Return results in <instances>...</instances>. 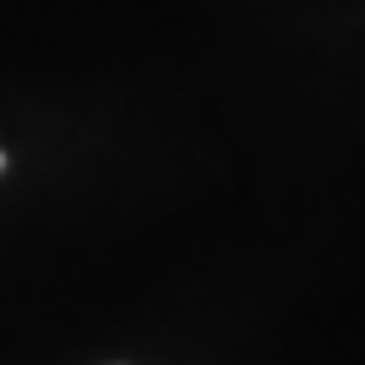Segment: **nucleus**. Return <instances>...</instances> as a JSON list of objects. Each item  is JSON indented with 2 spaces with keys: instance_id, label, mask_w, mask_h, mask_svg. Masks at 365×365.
I'll use <instances>...</instances> for the list:
<instances>
[{
  "instance_id": "1",
  "label": "nucleus",
  "mask_w": 365,
  "mask_h": 365,
  "mask_svg": "<svg viewBox=\"0 0 365 365\" xmlns=\"http://www.w3.org/2000/svg\"><path fill=\"white\" fill-rule=\"evenodd\" d=\"M0 168H6V153H0Z\"/></svg>"
}]
</instances>
